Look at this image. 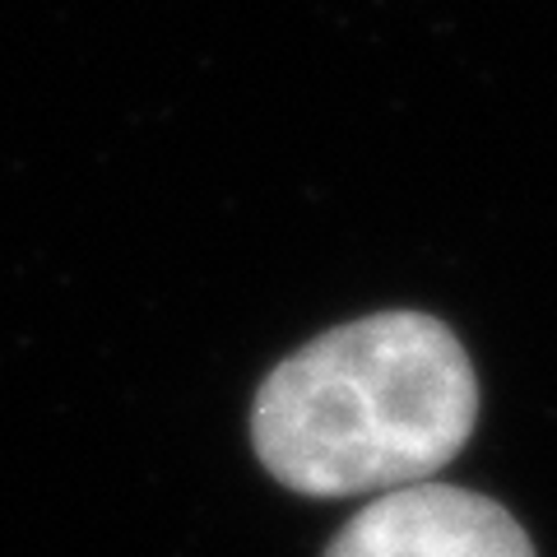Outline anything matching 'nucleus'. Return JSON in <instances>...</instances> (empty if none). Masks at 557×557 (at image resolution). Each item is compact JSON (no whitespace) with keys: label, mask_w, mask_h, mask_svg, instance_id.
<instances>
[{"label":"nucleus","mask_w":557,"mask_h":557,"mask_svg":"<svg viewBox=\"0 0 557 557\" xmlns=\"http://www.w3.org/2000/svg\"><path fill=\"white\" fill-rule=\"evenodd\" d=\"M325 557H534V544L502 502L450 483H413L362 507Z\"/></svg>","instance_id":"nucleus-2"},{"label":"nucleus","mask_w":557,"mask_h":557,"mask_svg":"<svg viewBox=\"0 0 557 557\" xmlns=\"http://www.w3.org/2000/svg\"><path fill=\"white\" fill-rule=\"evenodd\" d=\"M479 423L465 344L423 311H376L302 344L265 376L251 442L302 497H358L428 483Z\"/></svg>","instance_id":"nucleus-1"}]
</instances>
